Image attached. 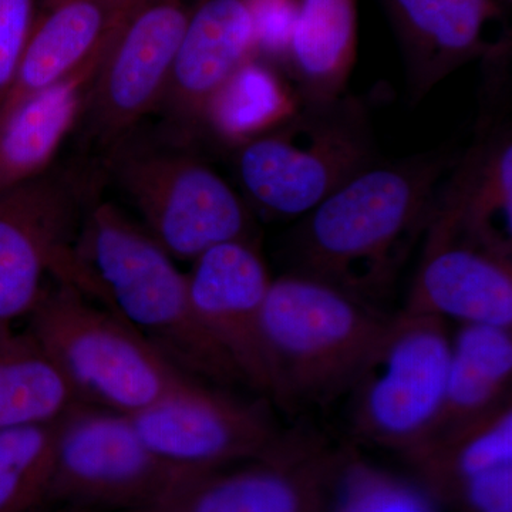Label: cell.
<instances>
[{
  "instance_id": "11",
  "label": "cell",
  "mask_w": 512,
  "mask_h": 512,
  "mask_svg": "<svg viewBox=\"0 0 512 512\" xmlns=\"http://www.w3.org/2000/svg\"><path fill=\"white\" fill-rule=\"evenodd\" d=\"M87 204L72 181L47 173L0 192V330L18 328L35 311Z\"/></svg>"
},
{
  "instance_id": "7",
  "label": "cell",
  "mask_w": 512,
  "mask_h": 512,
  "mask_svg": "<svg viewBox=\"0 0 512 512\" xmlns=\"http://www.w3.org/2000/svg\"><path fill=\"white\" fill-rule=\"evenodd\" d=\"M178 478L151 453L127 414L82 403L59 421L49 505L144 512Z\"/></svg>"
},
{
  "instance_id": "30",
  "label": "cell",
  "mask_w": 512,
  "mask_h": 512,
  "mask_svg": "<svg viewBox=\"0 0 512 512\" xmlns=\"http://www.w3.org/2000/svg\"><path fill=\"white\" fill-rule=\"evenodd\" d=\"M36 512H87V511H80V510H74V508L56 507V505H49V507L43 508V510L36 511Z\"/></svg>"
},
{
  "instance_id": "16",
  "label": "cell",
  "mask_w": 512,
  "mask_h": 512,
  "mask_svg": "<svg viewBox=\"0 0 512 512\" xmlns=\"http://www.w3.org/2000/svg\"><path fill=\"white\" fill-rule=\"evenodd\" d=\"M252 57L255 29L247 0H201L181 39L163 100L178 119L202 123L214 94Z\"/></svg>"
},
{
  "instance_id": "26",
  "label": "cell",
  "mask_w": 512,
  "mask_h": 512,
  "mask_svg": "<svg viewBox=\"0 0 512 512\" xmlns=\"http://www.w3.org/2000/svg\"><path fill=\"white\" fill-rule=\"evenodd\" d=\"M439 508L413 478L390 473L345 448L330 491L329 512H440Z\"/></svg>"
},
{
  "instance_id": "28",
  "label": "cell",
  "mask_w": 512,
  "mask_h": 512,
  "mask_svg": "<svg viewBox=\"0 0 512 512\" xmlns=\"http://www.w3.org/2000/svg\"><path fill=\"white\" fill-rule=\"evenodd\" d=\"M36 12L37 0H0V106L18 77Z\"/></svg>"
},
{
  "instance_id": "22",
  "label": "cell",
  "mask_w": 512,
  "mask_h": 512,
  "mask_svg": "<svg viewBox=\"0 0 512 512\" xmlns=\"http://www.w3.org/2000/svg\"><path fill=\"white\" fill-rule=\"evenodd\" d=\"M511 379L512 330L461 323L451 338L443 410L427 441L480 419L511 400Z\"/></svg>"
},
{
  "instance_id": "1",
  "label": "cell",
  "mask_w": 512,
  "mask_h": 512,
  "mask_svg": "<svg viewBox=\"0 0 512 512\" xmlns=\"http://www.w3.org/2000/svg\"><path fill=\"white\" fill-rule=\"evenodd\" d=\"M52 281L89 296L190 375L221 387L244 384L195 315L187 272L111 202L89 201Z\"/></svg>"
},
{
  "instance_id": "17",
  "label": "cell",
  "mask_w": 512,
  "mask_h": 512,
  "mask_svg": "<svg viewBox=\"0 0 512 512\" xmlns=\"http://www.w3.org/2000/svg\"><path fill=\"white\" fill-rule=\"evenodd\" d=\"M103 55L62 82L0 109V192L47 173L89 106Z\"/></svg>"
},
{
  "instance_id": "10",
  "label": "cell",
  "mask_w": 512,
  "mask_h": 512,
  "mask_svg": "<svg viewBox=\"0 0 512 512\" xmlns=\"http://www.w3.org/2000/svg\"><path fill=\"white\" fill-rule=\"evenodd\" d=\"M345 448L286 431L262 457L184 476L144 512H329Z\"/></svg>"
},
{
  "instance_id": "6",
  "label": "cell",
  "mask_w": 512,
  "mask_h": 512,
  "mask_svg": "<svg viewBox=\"0 0 512 512\" xmlns=\"http://www.w3.org/2000/svg\"><path fill=\"white\" fill-rule=\"evenodd\" d=\"M450 355L446 320L390 318L350 389L356 436L403 457L427 441L443 410Z\"/></svg>"
},
{
  "instance_id": "9",
  "label": "cell",
  "mask_w": 512,
  "mask_h": 512,
  "mask_svg": "<svg viewBox=\"0 0 512 512\" xmlns=\"http://www.w3.org/2000/svg\"><path fill=\"white\" fill-rule=\"evenodd\" d=\"M130 417L151 453L180 477L262 457L286 433L265 397L241 399L195 376Z\"/></svg>"
},
{
  "instance_id": "4",
  "label": "cell",
  "mask_w": 512,
  "mask_h": 512,
  "mask_svg": "<svg viewBox=\"0 0 512 512\" xmlns=\"http://www.w3.org/2000/svg\"><path fill=\"white\" fill-rule=\"evenodd\" d=\"M26 330L84 404L133 416L192 377L113 313L64 282L50 281Z\"/></svg>"
},
{
  "instance_id": "12",
  "label": "cell",
  "mask_w": 512,
  "mask_h": 512,
  "mask_svg": "<svg viewBox=\"0 0 512 512\" xmlns=\"http://www.w3.org/2000/svg\"><path fill=\"white\" fill-rule=\"evenodd\" d=\"M198 3L143 0L121 20L101 57L87 106L101 137L113 140L126 133L164 99Z\"/></svg>"
},
{
  "instance_id": "3",
  "label": "cell",
  "mask_w": 512,
  "mask_h": 512,
  "mask_svg": "<svg viewBox=\"0 0 512 512\" xmlns=\"http://www.w3.org/2000/svg\"><path fill=\"white\" fill-rule=\"evenodd\" d=\"M390 318L313 276L272 279L262 313L269 400L293 412L348 392Z\"/></svg>"
},
{
  "instance_id": "15",
  "label": "cell",
  "mask_w": 512,
  "mask_h": 512,
  "mask_svg": "<svg viewBox=\"0 0 512 512\" xmlns=\"http://www.w3.org/2000/svg\"><path fill=\"white\" fill-rule=\"evenodd\" d=\"M402 45L414 100L426 96L448 74L494 56L488 30L503 13L501 0H383Z\"/></svg>"
},
{
  "instance_id": "27",
  "label": "cell",
  "mask_w": 512,
  "mask_h": 512,
  "mask_svg": "<svg viewBox=\"0 0 512 512\" xmlns=\"http://www.w3.org/2000/svg\"><path fill=\"white\" fill-rule=\"evenodd\" d=\"M254 22L256 57L286 67L299 0H247Z\"/></svg>"
},
{
  "instance_id": "24",
  "label": "cell",
  "mask_w": 512,
  "mask_h": 512,
  "mask_svg": "<svg viewBox=\"0 0 512 512\" xmlns=\"http://www.w3.org/2000/svg\"><path fill=\"white\" fill-rule=\"evenodd\" d=\"M301 101L279 67L252 57L214 94L202 123L221 140L241 147L284 123Z\"/></svg>"
},
{
  "instance_id": "23",
  "label": "cell",
  "mask_w": 512,
  "mask_h": 512,
  "mask_svg": "<svg viewBox=\"0 0 512 512\" xmlns=\"http://www.w3.org/2000/svg\"><path fill=\"white\" fill-rule=\"evenodd\" d=\"M82 404L28 330H0V431L56 423Z\"/></svg>"
},
{
  "instance_id": "29",
  "label": "cell",
  "mask_w": 512,
  "mask_h": 512,
  "mask_svg": "<svg viewBox=\"0 0 512 512\" xmlns=\"http://www.w3.org/2000/svg\"><path fill=\"white\" fill-rule=\"evenodd\" d=\"M113 2L116 3V6L121 10V13L126 16L127 13L137 5V3L143 2V0H113Z\"/></svg>"
},
{
  "instance_id": "14",
  "label": "cell",
  "mask_w": 512,
  "mask_h": 512,
  "mask_svg": "<svg viewBox=\"0 0 512 512\" xmlns=\"http://www.w3.org/2000/svg\"><path fill=\"white\" fill-rule=\"evenodd\" d=\"M406 308L413 315L512 330V256L430 220Z\"/></svg>"
},
{
  "instance_id": "13",
  "label": "cell",
  "mask_w": 512,
  "mask_h": 512,
  "mask_svg": "<svg viewBox=\"0 0 512 512\" xmlns=\"http://www.w3.org/2000/svg\"><path fill=\"white\" fill-rule=\"evenodd\" d=\"M188 293L202 328L242 382L269 400L262 313L272 278L254 241H229L191 262Z\"/></svg>"
},
{
  "instance_id": "25",
  "label": "cell",
  "mask_w": 512,
  "mask_h": 512,
  "mask_svg": "<svg viewBox=\"0 0 512 512\" xmlns=\"http://www.w3.org/2000/svg\"><path fill=\"white\" fill-rule=\"evenodd\" d=\"M59 421L0 431V512L49 507Z\"/></svg>"
},
{
  "instance_id": "5",
  "label": "cell",
  "mask_w": 512,
  "mask_h": 512,
  "mask_svg": "<svg viewBox=\"0 0 512 512\" xmlns=\"http://www.w3.org/2000/svg\"><path fill=\"white\" fill-rule=\"evenodd\" d=\"M375 164L369 119L348 94L301 101L284 123L239 147V180L248 197L279 218L303 217Z\"/></svg>"
},
{
  "instance_id": "20",
  "label": "cell",
  "mask_w": 512,
  "mask_h": 512,
  "mask_svg": "<svg viewBox=\"0 0 512 512\" xmlns=\"http://www.w3.org/2000/svg\"><path fill=\"white\" fill-rule=\"evenodd\" d=\"M403 458L412 467L413 480L440 507H453L467 485L512 467L511 400L480 419L433 437Z\"/></svg>"
},
{
  "instance_id": "21",
  "label": "cell",
  "mask_w": 512,
  "mask_h": 512,
  "mask_svg": "<svg viewBox=\"0 0 512 512\" xmlns=\"http://www.w3.org/2000/svg\"><path fill=\"white\" fill-rule=\"evenodd\" d=\"M359 0H299L289 76L303 101L346 94L357 55Z\"/></svg>"
},
{
  "instance_id": "8",
  "label": "cell",
  "mask_w": 512,
  "mask_h": 512,
  "mask_svg": "<svg viewBox=\"0 0 512 512\" xmlns=\"http://www.w3.org/2000/svg\"><path fill=\"white\" fill-rule=\"evenodd\" d=\"M114 174L144 229L175 261L192 262L224 242L254 241L247 205L197 158L126 154L114 164Z\"/></svg>"
},
{
  "instance_id": "18",
  "label": "cell",
  "mask_w": 512,
  "mask_h": 512,
  "mask_svg": "<svg viewBox=\"0 0 512 512\" xmlns=\"http://www.w3.org/2000/svg\"><path fill=\"white\" fill-rule=\"evenodd\" d=\"M123 18L113 0H45L33 20L18 77L0 109L62 82L103 55Z\"/></svg>"
},
{
  "instance_id": "2",
  "label": "cell",
  "mask_w": 512,
  "mask_h": 512,
  "mask_svg": "<svg viewBox=\"0 0 512 512\" xmlns=\"http://www.w3.org/2000/svg\"><path fill=\"white\" fill-rule=\"evenodd\" d=\"M450 158L433 153L375 165L303 215L292 272L338 286L377 308L429 227Z\"/></svg>"
},
{
  "instance_id": "19",
  "label": "cell",
  "mask_w": 512,
  "mask_h": 512,
  "mask_svg": "<svg viewBox=\"0 0 512 512\" xmlns=\"http://www.w3.org/2000/svg\"><path fill=\"white\" fill-rule=\"evenodd\" d=\"M437 194L433 220L464 238L512 256V137L503 127L468 150Z\"/></svg>"
}]
</instances>
